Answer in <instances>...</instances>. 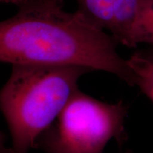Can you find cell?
I'll use <instances>...</instances> for the list:
<instances>
[{"label":"cell","mask_w":153,"mask_h":153,"mask_svg":"<svg viewBox=\"0 0 153 153\" xmlns=\"http://www.w3.org/2000/svg\"><path fill=\"white\" fill-rule=\"evenodd\" d=\"M63 0H30L0 24V60L9 64L80 66L114 74L135 86L119 44L76 10L63 9Z\"/></svg>","instance_id":"obj_1"},{"label":"cell","mask_w":153,"mask_h":153,"mask_svg":"<svg viewBox=\"0 0 153 153\" xmlns=\"http://www.w3.org/2000/svg\"><path fill=\"white\" fill-rule=\"evenodd\" d=\"M134 75L135 86L153 104V48L137 51L127 60Z\"/></svg>","instance_id":"obj_5"},{"label":"cell","mask_w":153,"mask_h":153,"mask_svg":"<svg viewBox=\"0 0 153 153\" xmlns=\"http://www.w3.org/2000/svg\"><path fill=\"white\" fill-rule=\"evenodd\" d=\"M137 0H76L87 20L109 31L119 44L133 48L131 32Z\"/></svg>","instance_id":"obj_4"},{"label":"cell","mask_w":153,"mask_h":153,"mask_svg":"<svg viewBox=\"0 0 153 153\" xmlns=\"http://www.w3.org/2000/svg\"><path fill=\"white\" fill-rule=\"evenodd\" d=\"M30 0H0L1 3L4 4H13L18 7H20L23 4H25L26 3H27L28 1H29Z\"/></svg>","instance_id":"obj_7"},{"label":"cell","mask_w":153,"mask_h":153,"mask_svg":"<svg viewBox=\"0 0 153 153\" xmlns=\"http://www.w3.org/2000/svg\"><path fill=\"white\" fill-rule=\"evenodd\" d=\"M124 153H132L131 151H126V152H125Z\"/></svg>","instance_id":"obj_8"},{"label":"cell","mask_w":153,"mask_h":153,"mask_svg":"<svg viewBox=\"0 0 153 153\" xmlns=\"http://www.w3.org/2000/svg\"><path fill=\"white\" fill-rule=\"evenodd\" d=\"M80 66L12 65L0 94L1 109L12 140L13 153H28L57 119L77 82L91 72Z\"/></svg>","instance_id":"obj_2"},{"label":"cell","mask_w":153,"mask_h":153,"mask_svg":"<svg viewBox=\"0 0 153 153\" xmlns=\"http://www.w3.org/2000/svg\"><path fill=\"white\" fill-rule=\"evenodd\" d=\"M133 48L139 43L153 45V0H137L131 32Z\"/></svg>","instance_id":"obj_6"},{"label":"cell","mask_w":153,"mask_h":153,"mask_svg":"<svg viewBox=\"0 0 153 153\" xmlns=\"http://www.w3.org/2000/svg\"><path fill=\"white\" fill-rule=\"evenodd\" d=\"M127 107L102 102L79 89L53 123L38 137L36 148L45 153H102L108 141L126 140Z\"/></svg>","instance_id":"obj_3"}]
</instances>
